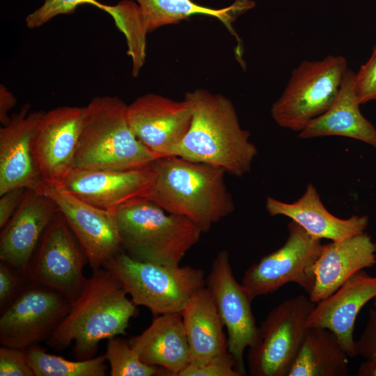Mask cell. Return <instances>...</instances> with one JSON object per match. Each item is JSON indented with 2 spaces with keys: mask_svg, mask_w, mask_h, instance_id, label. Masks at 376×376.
I'll return each instance as SVG.
<instances>
[{
  "mask_svg": "<svg viewBox=\"0 0 376 376\" xmlns=\"http://www.w3.org/2000/svg\"><path fill=\"white\" fill-rule=\"evenodd\" d=\"M148 32L168 24L178 23L195 15L217 18L235 33L232 22L235 17L253 8L250 0H237L232 5L214 9L196 3L192 0H136Z\"/></svg>",
  "mask_w": 376,
  "mask_h": 376,
  "instance_id": "cell-26",
  "label": "cell"
},
{
  "mask_svg": "<svg viewBox=\"0 0 376 376\" xmlns=\"http://www.w3.org/2000/svg\"><path fill=\"white\" fill-rule=\"evenodd\" d=\"M132 130L141 143L158 157L173 155L186 134L191 121V111L184 99L174 101L148 93L127 107Z\"/></svg>",
  "mask_w": 376,
  "mask_h": 376,
  "instance_id": "cell-15",
  "label": "cell"
},
{
  "mask_svg": "<svg viewBox=\"0 0 376 376\" xmlns=\"http://www.w3.org/2000/svg\"><path fill=\"white\" fill-rule=\"evenodd\" d=\"M346 58L329 55L320 61H304L292 70L271 115L280 126L301 132L335 101L347 70Z\"/></svg>",
  "mask_w": 376,
  "mask_h": 376,
  "instance_id": "cell-7",
  "label": "cell"
},
{
  "mask_svg": "<svg viewBox=\"0 0 376 376\" xmlns=\"http://www.w3.org/2000/svg\"><path fill=\"white\" fill-rule=\"evenodd\" d=\"M288 230L283 246L244 272L241 284L253 299L272 294L289 283L297 284L308 294L312 290L315 277L311 267L321 252V239L310 235L292 220Z\"/></svg>",
  "mask_w": 376,
  "mask_h": 376,
  "instance_id": "cell-9",
  "label": "cell"
},
{
  "mask_svg": "<svg viewBox=\"0 0 376 376\" xmlns=\"http://www.w3.org/2000/svg\"><path fill=\"white\" fill-rule=\"evenodd\" d=\"M104 355L111 376L169 375L165 369L143 363L127 339L109 338Z\"/></svg>",
  "mask_w": 376,
  "mask_h": 376,
  "instance_id": "cell-29",
  "label": "cell"
},
{
  "mask_svg": "<svg viewBox=\"0 0 376 376\" xmlns=\"http://www.w3.org/2000/svg\"><path fill=\"white\" fill-rule=\"evenodd\" d=\"M151 164L130 170L74 169L61 186L93 206L111 211L130 200L146 198Z\"/></svg>",
  "mask_w": 376,
  "mask_h": 376,
  "instance_id": "cell-18",
  "label": "cell"
},
{
  "mask_svg": "<svg viewBox=\"0 0 376 376\" xmlns=\"http://www.w3.org/2000/svg\"><path fill=\"white\" fill-rule=\"evenodd\" d=\"M21 288L0 316L1 345L23 350L49 338L69 311L71 302L49 287L31 282Z\"/></svg>",
  "mask_w": 376,
  "mask_h": 376,
  "instance_id": "cell-10",
  "label": "cell"
},
{
  "mask_svg": "<svg viewBox=\"0 0 376 376\" xmlns=\"http://www.w3.org/2000/svg\"><path fill=\"white\" fill-rule=\"evenodd\" d=\"M127 105L116 96H97L85 107L75 169L130 170L150 165L158 157L136 137Z\"/></svg>",
  "mask_w": 376,
  "mask_h": 376,
  "instance_id": "cell-4",
  "label": "cell"
},
{
  "mask_svg": "<svg viewBox=\"0 0 376 376\" xmlns=\"http://www.w3.org/2000/svg\"><path fill=\"white\" fill-rule=\"evenodd\" d=\"M180 313L189 345L190 361L228 351L224 325L206 286L193 295Z\"/></svg>",
  "mask_w": 376,
  "mask_h": 376,
  "instance_id": "cell-24",
  "label": "cell"
},
{
  "mask_svg": "<svg viewBox=\"0 0 376 376\" xmlns=\"http://www.w3.org/2000/svg\"><path fill=\"white\" fill-rule=\"evenodd\" d=\"M357 375L359 376H376V361L365 359L359 365Z\"/></svg>",
  "mask_w": 376,
  "mask_h": 376,
  "instance_id": "cell-38",
  "label": "cell"
},
{
  "mask_svg": "<svg viewBox=\"0 0 376 376\" xmlns=\"http://www.w3.org/2000/svg\"><path fill=\"white\" fill-rule=\"evenodd\" d=\"M376 297V276L363 269L345 281L329 297L315 304L308 320L311 327L324 328L338 338L348 357H356L353 337L357 315L364 305Z\"/></svg>",
  "mask_w": 376,
  "mask_h": 376,
  "instance_id": "cell-19",
  "label": "cell"
},
{
  "mask_svg": "<svg viewBox=\"0 0 376 376\" xmlns=\"http://www.w3.org/2000/svg\"><path fill=\"white\" fill-rule=\"evenodd\" d=\"M102 267L115 274L137 306L148 308L154 316L181 313L193 295L206 286L201 269L141 261L122 251Z\"/></svg>",
  "mask_w": 376,
  "mask_h": 376,
  "instance_id": "cell-6",
  "label": "cell"
},
{
  "mask_svg": "<svg viewBox=\"0 0 376 376\" xmlns=\"http://www.w3.org/2000/svg\"><path fill=\"white\" fill-rule=\"evenodd\" d=\"M141 360L178 376L190 361V350L180 313L155 316L150 325L129 339Z\"/></svg>",
  "mask_w": 376,
  "mask_h": 376,
  "instance_id": "cell-22",
  "label": "cell"
},
{
  "mask_svg": "<svg viewBox=\"0 0 376 376\" xmlns=\"http://www.w3.org/2000/svg\"><path fill=\"white\" fill-rule=\"evenodd\" d=\"M178 376H244L228 351L206 359L190 361Z\"/></svg>",
  "mask_w": 376,
  "mask_h": 376,
  "instance_id": "cell-30",
  "label": "cell"
},
{
  "mask_svg": "<svg viewBox=\"0 0 376 376\" xmlns=\"http://www.w3.org/2000/svg\"><path fill=\"white\" fill-rule=\"evenodd\" d=\"M355 72L347 69L338 94L329 109L299 132L301 139L341 136L364 142L376 149V128L361 113L354 90Z\"/></svg>",
  "mask_w": 376,
  "mask_h": 376,
  "instance_id": "cell-23",
  "label": "cell"
},
{
  "mask_svg": "<svg viewBox=\"0 0 376 376\" xmlns=\"http://www.w3.org/2000/svg\"><path fill=\"white\" fill-rule=\"evenodd\" d=\"M347 357L332 331L311 327L288 376H346Z\"/></svg>",
  "mask_w": 376,
  "mask_h": 376,
  "instance_id": "cell-25",
  "label": "cell"
},
{
  "mask_svg": "<svg viewBox=\"0 0 376 376\" xmlns=\"http://www.w3.org/2000/svg\"><path fill=\"white\" fill-rule=\"evenodd\" d=\"M87 257L58 212L46 228L32 258L26 280L52 288L72 303L87 279Z\"/></svg>",
  "mask_w": 376,
  "mask_h": 376,
  "instance_id": "cell-11",
  "label": "cell"
},
{
  "mask_svg": "<svg viewBox=\"0 0 376 376\" xmlns=\"http://www.w3.org/2000/svg\"><path fill=\"white\" fill-rule=\"evenodd\" d=\"M357 356L376 361V309L371 308L363 331L355 343Z\"/></svg>",
  "mask_w": 376,
  "mask_h": 376,
  "instance_id": "cell-35",
  "label": "cell"
},
{
  "mask_svg": "<svg viewBox=\"0 0 376 376\" xmlns=\"http://www.w3.org/2000/svg\"><path fill=\"white\" fill-rule=\"evenodd\" d=\"M0 376H34L26 350L2 345L0 348Z\"/></svg>",
  "mask_w": 376,
  "mask_h": 376,
  "instance_id": "cell-33",
  "label": "cell"
},
{
  "mask_svg": "<svg viewBox=\"0 0 376 376\" xmlns=\"http://www.w3.org/2000/svg\"><path fill=\"white\" fill-rule=\"evenodd\" d=\"M26 353L34 376H104L107 370L104 354L70 361L34 345L26 350Z\"/></svg>",
  "mask_w": 376,
  "mask_h": 376,
  "instance_id": "cell-28",
  "label": "cell"
},
{
  "mask_svg": "<svg viewBox=\"0 0 376 376\" xmlns=\"http://www.w3.org/2000/svg\"><path fill=\"white\" fill-rule=\"evenodd\" d=\"M111 211L122 249L141 261L178 265L203 233L187 218L167 212L146 198L130 200Z\"/></svg>",
  "mask_w": 376,
  "mask_h": 376,
  "instance_id": "cell-5",
  "label": "cell"
},
{
  "mask_svg": "<svg viewBox=\"0 0 376 376\" xmlns=\"http://www.w3.org/2000/svg\"><path fill=\"white\" fill-rule=\"evenodd\" d=\"M265 208L270 216L287 217L321 240H338L363 233L368 225V217L365 215L340 219L331 214L311 183L307 185L303 195L292 203L267 197Z\"/></svg>",
  "mask_w": 376,
  "mask_h": 376,
  "instance_id": "cell-21",
  "label": "cell"
},
{
  "mask_svg": "<svg viewBox=\"0 0 376 376\" xmlns=\"http://www.w3.org/2000/svg\"><path fill=\"white\" fill-rule=\"evenodd\" d=\"M56 203L59 212L84 250L91 269H97L122 251L117 222L112 211L93 206L61 186L44 181L39 190Z\"/></svg>",
  "mask_w": 376,
  "mask_h": 376,
  "instance_id": "cell-13",
  "label": "cell"
},
{
  "mask_svg": "<svg viewBox=\"0 0 376 376\" xmlns=\"http://www.w3.org/2000/svg\"><path fill=\"white\" fill-rule=\"evenodd\" d=\"M191 121L172 155L210 164L242 177L258 154L250 132L242 128L232 102L221 94L197 89L185 94Z\"/></svg>",
  "mask_w": 376,
  "mask_h": 376,
  "instance_id": "cell-3",
  "label": "cell"
},
{
  "mask_svg": "<svg viewBox=\"0 0 376 376\" xmlns=\"http://www.w3.org/2000/svg\"><path fill=\"white\" fill-rule=\"evenodd\" d=\"M26 279L6 263H0V306L3 308L17 295Z\"/></svg>",
  "mask_w": 376,
  "mask_h": 376,
  "instance_id": "cell-34",
  "label": "cell"
},
{
  "mask_svg": "<svg viewBox=\"0 0 376 376\" xmlns=\"http://www.w3.org/2000/svg\"><path fill=\"white\" fill-rule=\"evenodd\" d=\"M26 189L15 188L0 195V228H3L19 206Z\"/></svg>",
  "mask_w": 376,
  "mask_h": 376,
  "instance_id": "cell-36",
  "label": "cell"
},
{
  "mask_svg": "<svg viewBox=\"0 0 376 376\" xmlns=\"http://www.w3.org/2000/svg\"><path fill=\"white\" fill-rule=\"evenodd\" d=\"M309 297L297 295L272 308L258 328L249 347L248 371L251 376H288L308 331L314 306Z\"/></svg>",
  "mask_w": 376,
  "mask_h": 376,
  "instance_id": "cell-8",
  "label": "cell"
},
{
  "mask_svg": "<svg viewBox=\"0 0 376 376\" xmlns=\"http://www.w3.org/2000/svg\"><path fill=\"white\" fill-rule=\"evenodd\" d=\"M25 104L0 129V195L15 188L39 190L43 182L32 143L43 111L29 112Z\"/></svg>",
  "mask_w": 376,
  "mask_h": 376,
  "instance_id": "cell-17",
  "label": "cell"
},
{
  "mask_svg": "<svg viewBox=\"0 0 376 376\" xmlns=\"http://www.w3.org/2000/svg\"><path fill=\"white\" fill-rule=\"evenodd\" d=\"M84 4L99 9L102 6L97 0H45L41 6L26 17V26L29 29L38 28L56 16L73 13L79 6Z\"/></svg>",
  "mask_w": 376,
  "mask_h": 376,
  "instance_id": "cell-31",
  "label": "cell"
},
{
  "mask_svg": "<svg viewBox=\"0 0 376 376\" xmlns=\"http://www.w3.org/2000/svg\"><path fill=\"white\" fill-rule=\"evenodd\" d=\"M151 169L146 198L167 212L187 218L203 233L233 212L223 169L171 155L156 159Z\"/></svg>",
  "mask_w": 376,
  "mask_h": 376,
  "instance_id": "cell-2",
  "label": "cell"
},
{
  "mask_svg": "<svg viewBox=\"0 0 376 376\" xmlns=\"http://www.w3.org/2000/svg\"><path fill=\"white\" fill-rule=\"evenodd\" d=\"M93 272L47 342L59 351L73 343L77 360L94 357L102 340L126 335L130 320L139 313L111 271L101 267Z\"/></svg>",
  "mask_w": 376,
  "mask_h": 376,
  "instance_id": "cell-1",
  "label": "cell"
},
{
  "mask_svg": "<svg viewBox=\"0 0 376 376\" xmlns=\"http://www.w3.org/2000/svg\"><path fill=\"white\" fill-rule=\"evenodd\" d=\"M58 212L48 195L26 189L19 206L1 232V261L26 279L36 247Z\"/></svg>",
  "mask_w": 376,
  "mask_h": 376,
  "instance_id": "cell-16",
  "label": "cell"
},
{
  "mask_svg": "<svg viewBox=\"0 0 376 376\" xmlns=\"http://www.w3.org/2000/svg\"><path fill=\"white\" fill-rule=\"evenodd\" d=\"M373 306H374V308L376 309V297L374 299Z\"/></svg>",
  "mask_w": 376,
  "mask_h": 376,
  "instance_id": "cell-39",
  "label": "cell"
},
{
  "mask_svg": "<svg viewBox=\"0 0 376 376\" xmlns=\"http://www.w3.org/2000/svg\"><path fill=\"white\" fill-rule=\"evenodd\" d=\"M206 288L226 328L228 350L244 376V351L255 343L258 327L251 309L253 299L236 281L227 251H220L213 260L206 277Z\"/></svg>",
  "mask_w": 376,
  "mask_h": 376,
  "instance_id": "cell-12",
  "label": "cell"
},
{
  "mask_svg": "<svg viewBox=\"0 0 376 376\" xmlns=\"http://www.w3.org/2000/svg\"><path fill=\"white\" fill-rule=\"evenodd\" d=\"M354 90L361 104L376 100V44L368 60L355 73Z\"/></svg>",
  "mask_w": 376,
  "mask_h": 376,
  "instance_id": "cell-32",
  "label": "cell"
},
{
  "mask_svg": "<svg viewBox=\"0 0 376 376\" xmlns=\"http://www.w3.org/2000/svg\"><path fill=\"white\" fill-rule=\"evenodd\" d=\"M85 107L63 106L41 115L32 150L42 180L61 186L75 169V156Z\"/></svg>",
  "mask_w": 376,
  "mask_h": 376,
  "instance_id": "cell-14",
  "label": "cell"
},
{
  "mask_svg": "<svg viewBox=\"0 0 376 376\" xmlns=\"http://www.w3.org/2000/svg\"><path fill=\"white\" fill-rule=\"evenodd\" d=\"M16 98L3 84L0 86V122L3 125L10 120L8 111L15 106Z\"/></svg>",
  "mask_w": 376,
  "mask_h": 376,
  "instance_id": "cell-37",
  "label": "cell"
},
{
  "mask_svg": "<svg viewBox=\"0 0 376 376\" xmlns=\"http://www.w3.org/2000/svg\"><path fill=\"white\" fill-rule=\"evenodd\" d=\"M376 264V243L366 233L323 244L311 267L315 277L310 300L316 304L337 290L357 272Z\"/></svg>",
  "mask_w": 376,
  "mask_h": 376,
  "instance_id": "cell-20",
  "label": "cell"
},
{
  "mask_svg": "<svg viewBox=\"0 0 376 376\" xmlns=\"http://www.w3.org/2000/svg\"><path fill=\"white\" fill-rule=\"evenodd\" d=\"M100 10L108 13L122 31L128 46L127 54L132 61V76L137 77L146 58V36L148 33L138 4L123 0L115 5L102 3Z\"/></svg>",
  "mask_w": 376,
  "mask_h": 376,
  "instance_id": "cell-27",
  "label": "cell"
}]
</instances>
